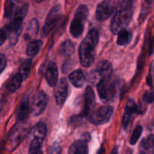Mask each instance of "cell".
Returning <instances> with one entry per match:
<instances>
[{
  "instance_id": "obj_33",
  "label": "cell",
  "mask_w": 154,
  "mask_h": 154,
  "mask_svg": "<svg viewBox=\"0 0 154 154\" xmlns=\"http://www.w3.org/2000/svg\"><path fill=\"white\" fill-rule=\"evenodd\" d=\"M61 151V148H60V145L58 143H55L54 145L51 147V150H50V153H60Z\"/></svg>"
},
{
  "instance_id": "obj_13",
  "label": "cell",
  "mask_w": 154,
  "mask_h": 154,
  "mask_svg": "<svg viewBox=\"0 0 154 154\" xmlns=\"http://www.w3.org/2000/svg\"><path fill=\"white\" fill-rule=\"evenodd\" d=\"M95 105H96V98L94 92L90 87H87L84 94V108L83 111V116L86 117H90L93 111Z\"/></svg>"
},
{
  "instance_id": "obj_25",
  "label": "cell",
  "mask_w": 154,
  "mask_h": 154,
  "mask_svg": "<svg viewBox=\"0 0 154 154\" xmlns=\"http://www.w3.org/2000/svg\"><path fill=\"white\" fill-rule=\"evenodd\" d=\"M42 40H32L29 43L26 48V54L28 57H35L38 53L41 47H42Z\"/></svg>"
},
{
  "instance_id": "obj_31",
  "label": "cell",
  "mask_w": 154,
  "mask_h": 154,
  "mask_svg": "<svg viewBox=\"0 0 154 154\" xmlns=\"http://www.w3.org/2000/svg\"><path fill=\"white\" fill-rule=\"evenodd\" d=\"M7 65V59L4 54H0V74L4 71Z\"/></svg>"
},
{
  "instance_id": "obj_28",
  "label": "cell",
  "mask_w": 154,
  "mask_h": 154,
  "mask_svg": "<svg viewBox=\"0 0 154 154\" xmlns=\"http://www.w3.org/2000/svg\"><path fill=\"white\" fill-rule=\"evenodd\" d=\"M139 110H138V105L135 102L133 99H129L126 103V108H125V112L130 114L132 115H134L135 114L138 113Z\"/></svg>"
},
{
  "instance_id": "obj_24",
  "label": "cell",
  "mask_w": 154,
  "mask_h": 154,
  "mask_svg": "<svg viewBox=\"0 0 154 154\" xmlns=\"http://www.w3.org/2000/svg\"><path fill=\"white\" fill-rule=\"evenodd\" d=\"M117 44L120 46H124L129 44L132 39V33L126 29H122L117 32Z\"/></svg>"
},
{
  "instance_id": "obj_12",
  "label": "cell",
  "mask_w": 154,
  "mask_h": 154,
  "mask_svg": "<svg viewBox=\"0 0 154 154\" xmlns=\"http://www.w3.org/2000/svg\"><path fill=\"white\" fill-rule=\"evenodd\" d=\"M68 90L69 85L67 81L65 78H62L56 84L54 90V96L57 105H63L65 103L68 96Z\"/></svg>"
},
{
  "instance_id": "obj_23",
  "label": "cell",
  "mask_w": 154,
  "mask_h": 154,
  "mask_svg": "<svg viewBox=\"0 0 154 154\" xmlns=\"http://www.w3.org/2000/svg\"><path fill=\"white\" fill-rule=\"evenodd\" d=\"M39 30V23L37 19H32L27 26L25 38L26 39H30L31 38L37 35Z\"/></svg>"
},
{
  "instance_id": "obj_11",
  "label": "cell",
  "mask_w": 154,
  "mask_h": 154,
  "mask_svg": "<svg viewBox=\"0 0 154 154\" xmlns=\"http://www.w3.org/2000/svg\"><path fill=\"white\" fill-rule=\"evenodd\" d=\"M114 10V1L113 0H104L96 8V19L100 22L106 20L112 14Z\"/></svg>"
},
{
  "instance_id": "obj_37",
  "label": "cell",
  "mask_w": 154,
  "mask_h": 154,
  "mask_svg": "<svg viewBox=\"0 0 154 154\" xmlns=\"http://www.w3.org/2000/svg\"><path fill=\"white\" fill-rule=\"evenodd\" d=\"M44 1H45V0H35L36 2H38V3L42 2H44Z\"/></svg>"
},
{
  "instance_id": "obj_6",
  "label": "cell",
  "mask_w": 154,
  "mask_h": 154,
  "mask_svg": "<svg viewBox=\"0 0 154 154\" xmlns=\"http://www.w3.org/2000/svg\"><path fill=\"white\" fill-rule=\"evenodd\" d=\"M47 134V126L44 123H38L31 130L29 153H42V144Z\"/></svg>"
},
{
  "instance_id": "obj_30",
  "label": "cell",
  "mask_w": 154,
  "mask_h": 154,
  "mask_svg": "<svg viewBox=\"0 0 154 154\" xmlns=\"http://www.w3.org/2000/svg\"><path fill=\"white\" fill-rule=\"evenodd\" d=\"M143 100H144L146 103H152L154 100V92H147V93L143 96Z\"/></svg>"
},
{
  "instance_id": "obj_16",
  "label": "cell",
  "mask_w": 154,
  "mask_h": 154,
  "mask_svg": "<svg viewBox=\"0 0 154 154\" xmlns=\"http://www.w3.org/2000/svg\"><path fill=\"white\" fill-rule=\"evenodd\" d=\"M45 78L50 87H55L58 82V69L55 63L51 62L47 67Z\"/></svg>"
},
{
  "instance_id": "obj_19",
  "label": "cell",
  "mask_w": 154,
  "mask_h": 154,
  "mask_svg": "<svg viewBox=\"0 0 154 154\" xmlns=\"http://www.w3.org/2000/svg\"><path fill=\"white\" fill-rule=\"evenodd\" d=\"M88 153L87 144L84 140L76 141L69 147V153L71 154H86Z\"/></svg>"
},
{
  "instance_id": "obj_18",
  "label": "cell",
  "mask_w": 154,
  "mask_h": 154,
  "mask_svg": "<svg viewBox=\"0 0 154 154\" xmlns=\"http://www.w3.org/2000/svg\"><path fill=\"white\" fill-rule=\"evenodd\" d=\"M139 150L141 153H154V135H150L141 141L139 145Z\"/></svg>"
},
{
  "instance_id": "obj_10",
  "label": "cell",
  "mask_w": 154,
  "mask_h": 154,
  "mask_svg": "<svg viewBox=\"0 0 154 154\" xmlns=\"http://www.w3.org/2000/svg\"><path fill=\"white\" fill-rule=\"evenodd\" d=\"M48 95L44 91H40L33 97L31 105V112L34 116H38L43 113L48 103Z\"/></svg>"
},
{
  "instance_id": "obj_27",
  "label": "cell",
  "mask_w": 154,
  "mask_h": 154,
  "mask_svg": "<svg viewBox=\"0 0 154 154\" xmlns=\"http://www.w3.org/2000/svg\"><path fill=\"white\" fill-rule=\"evenodd\" d=\"M143 128L141 125H138L134 129L133 132L132 134V136H131L130 140H129V143L132 145H135L137 143V141L139 139L140 136L141 135V133H142Z\"/></svg>"
},
{
  "instance_id": "obj_35",
  "label": "cell",
  "mask_w": 154,
  "mask_h": 154,
  "mask_svg": "<svg viewBox=\"0 0 154 154\" xmlns=\"http://www.w3.org/2000/svg\"><path fill=\"white\" fill-rule=\"evenodd\" d=\"M145 2H147L148 5H150V4H152V3H153V0H145Z\"/></svg>"
},
{
  "instance_id": "obj_20",
  "label": "cell",
  "mask_w": 154,
  "mask_h": 154,
  "mask_svg": "<svg viewBox=\"0 0 154 154\" xmlns=\"http://www.w3.org/2000/svg\"><path fill=\"white\" fill-rule=\"evenodd\" d=\"M23 81V79L21 77V75L17 72L9 79V81L6 84V88L11 93H14L20 87Z\"/></svg>"
},
{
  "instance_id": "obj_17",
  "label": "cell",
  "mask_w": 154,
  "mask_h": 154,
  "mask_svg": "<svg viewBox=\"0 0 154 154\" xmlns=\"http://www.w3.org/2000/svg\"><path fill=\"white\" fill-rule=\"evenodd\" d=\"M69 80L74 87L81 88L86 82V76L81 70H76L69 75Z\"/></svg>"
},
{
  "instance_id": "obj_9",
  "label": "cell",
  "mask_w": 154,
  "mask_h": 154,
  "mask_svg": "<svg viewBox=\"0 0 154 154\" xmlns=\"http://www.w3.org/2000/svg\"><path fill=\"white\" fill-rule=\"evenodd\" d=\"M114 111V108L109 105L99 107L93 111L90 116V122L95 125H102L109 121Z\"/></svg>"
},
{
  "instance_id": "obj_4",
  "label": "cell",
  "mask_w": 154,
  "mask_h": 154,
  "mask_svg": "<svg viewBox=\"0 0 154 154\" xmlns=\"http://www.w3.org/2000/svg\"><path fill=\"white\" fill-rule=\"evenodd\" d=\"M29 131V126L26 123H18L14 126L8 135L5 149L9 152H12L20 145Z\"/></svg>"
},
{
  "instance_id": "obj_32",
  "label": "cell",
  "mask_w": 154,
  "mask_h": 154,
  "mask_svg": "<svg viewBox=\"0 0 154 154\" xmlns=\"http://www.w3.org/2000/svg\"><path fill=\"white\" fill-rule=\"evenodd\" d=\"M7 38V32L4 29H0V46L5 43Z\"/></svg>"
},
{
  "instance_id": "obj_3",
  "label": "cell",
  "mask_w": 154,
  "mask_h": 154,
  "mask_svg": "<svg viewBox=\"0 0 154 154\" xmlns=\"http://www.w3.org/2000/svg\"><path fill=\"white\" fill-rule=\"evenodd\" d=\"M29 10V5L27 3L18 6L17 10L12 15V19L8 24L5 26L6 32H8L10 43L14 45L17 42L19 36L22 32V26L23 20Z\"/></svg>"
},
{
  "instance_id": "obj_8",
  "label": "cell",
  "mask_w": 154,
  "mask_h": 154,
  "mask_svg": "<svg viewBox=\"0 0 154 154\" xmlns=\"http://www.w3.org/2000/svg\"><path fill=\"white\" fill-rule=\"evenodd\" d=\"M97 91L99 97L103 102H108L115 96L117 87L115 83L111 81L109 77L99 81L97 84Z\"/></svg>"
},
{
  "instance_id": "obj_7",
  "label": "cell",
  "mask_w": 154,
  "mask_h": 154,
  "mask_svg": "<svg viewBox=\"0 0 154 154\" xmlns=\"http://www.w3.org/2000/svg\"><path fill=\"white\" fill-rule=\"evenodd\" d=\"M62 17H63V11H62L61 5H57L54 6L47 16L46 21L42 31V36L46 37L47 35H48L49 33L57 26L59 22L61 20Z\"/></svg>"
},
{
  "instance_id": "obj_34",
  "label": "cell",
  "mask_w": 154,
  "mask_h": 154,
  "mask_svg": "<svg viewBox=\"0 0 154 154\" xmlns=\"http://www.w3.org/2000/svg\"><path fill=\"white\" fill-rule=\"evenodd\" d=\"M153 51H154V36L151 41V43H150V49H149V52H150L149 54H150V55L153 54Z\"/></svg>"
},
{
  "instance_id": "obj_26",
  "label": "cell",
  "mask_w": 154,
  "mask_h": 154,
  "mask_svg": "<svg viewBox=\"0 0 154 154\" xmlns=\"http://www.w3.org/2000/svg\"><path fill=\"white\" fill-rule=\"evenodd\" d=\"M32 67V60L31 59H26L24 60L21 64L20 67L19 69V72L18 73L21 75L23 81L27 79L30 73V70H31Z\"/></svg>"
},
{
  "instance_id": "obj_22",
  "label": "cell",
  "mask_w": 154,
  "mask_h": 154,
  "mask_svg": "<svg viewBox=\"0 0 154 154\" xmlns=\"http://www.w3.org/2000/svg\"><path fill=\"white\" fill-rule=\"evenodd\" d=\"M19 0H6L4 5V17L8 18L12 17L19 5Z\"/></svg>"
},
{
  "instance_id": "obj_29",
  "label": "cell",
  "mask_w": 154,
  "mask_h": 154,
  "mask_svg": "<svg viewBox=\"0 0 154 154\" xmlns=\"http://www.w3.org/2000/svg\"><path fill=\"white\" fill-rule=\"evenodd\" d=\"M134 120V116L128 113H124L123 118V129L127 130L131 126H132V123Z\"/></svg>"
},
{
  "instance_id": "obj_14",
  "label": "cell",
  "mask_w": 154,
  "mask_h": 154,
  "mask_svg": "<svg viewBox=\"0 0 154 154\" xmlns=\"http://www.w3.org/2000/svg\"><path fill=\"white\" fill-rule=\"evenodd\" d=\"M30 111H31V108L29 105V99L28 95L26 94L20 101L17 110V118L18 122L24 121L29 116Z\"/></svg>"
},
{
  "instance_id": "obj_15",
  "label": "cell",
  "mask_w": 154,
  "mask_h": 154,
  "mask_svg": "<svg viewBox=\"0 0 154 154\" xmlns=\"http://www.w3.org/2000/svg\"><path fill=\"white\" fill-rule=\"evenodd\" d=\"M112 66L111 63L107 60H102L99 62L95 69V75L96 78L99 80L104 79V78H109L112 73Z\"/></svg>"
},
{
  "instance_id": "obj_21",
  "label": "cell",
  "mask_w": 154,
  "mask_h": 154,
  "mask_svg": "<svg viewBox=\"0 0 154 154\" xmlns=\"http://www.w3.org/2000/svg\"><path fill=\"white\" fill-rule=\"evenodd\" d=\"M75 46L71 40H66L60 45V53L63 57H70L75 53Z\"/></svg>"
},
{
  "instance_id": "obj_2",
  "label": "cell",
  "mask_w": 154,
  "mask_h": 154,
  "mask_svg": "<svg viewBox=\"0 0 154 154\" xmlns=\"http://www.w3.org/2000/svg\"><path fill=\"white\" fill-rule=\"evenodd\" d=\"M99 33L96 29H92L81 42L78 49L79 60L81 66L88 68L94 63L96 48L99 43Z\"/></svg>"
},
{
  "instance_id": "obj_5",
  "label": "cell",
  "mask_w": 154,
  "mask_h": 154,
  "mask_svg": "<svg viewBox=\"0 0 154 154\" xmlns=\"http://www.w3.org/2000/svg\"><path fill=\"white\" fill-rule=\"evenodd\" d=\"M89 14L88 8L85 5L78 6L75 14V17L70 25V32L75 38L81 35L84 29V25Z\"/></svg>"
},
{
  "instance_id": "obj_36",
  "label": "cell",
  "mask_w": 154,
  "mask_h": 154,
  "mask_svg": "<svg viewBox=\"0 0 154 154\" xmlns=\"http://www.w3.org/2000/svg\"><path fill=\"white\" fill-rule=\"evenodd\" d=\"M2 103L1 100H0V112L2 111Z\"/></svg>"
},
{
  "instance_id": "obj_1",
  "label": "cell",
  "mask_w": 154,
  "mask_h": 154,
  "mask_svg": "<svg viewBox=\"0 0 154 154\" xmlns=\"http://www.w3.org/2000/svg\"><path fill=\"white\" fill-rule=\"evenodd\" d=\"M132 14L133 0H118L111 20V32L114 34H117L120 29L126 28L132 20Z\"/></svg>"
}]
</instances>
